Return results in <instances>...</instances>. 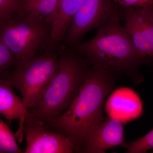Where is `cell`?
Wrapping results in <instances>:
<instances>
[{
	"label": "cell",
	"instance_id": "52a82bcc",
	"mask_svg": "<svg viewBox=\"0 0 153 153\" xmlns=\"http://www.w3.org/2000/svg\"><path fill=\"white\" fill-rule=\"evenodd\" d=\"M25 153H72L76 147L66 135L49 130L44 121L30 112L24 128Z\"/></svg>",
	"mask_w": 153,
	"mask_h": 153
},
{
	"label": "cell",
	"instance_id": "ac0fdd59",
	"mask_svg": "<svg viewBox=\"0 0 153 153\" xmlns=\"http://www.w3.org/2000/svg\"><path fill=\"white\" fill-rule=\"evenodd\" d=\"M123 7L141 8L153 5V0H114Z\"/></svg>",
	"mask_w": 153,
	"mask_h": 153
},
{
	"label": "cell",
	"instance_id": "7c38bea8",
	"mask_svg": "<svg viewBox=\"0 0 153 153\" xmlns=\"http://www.w3.org/2000/svg\"><path fill=\"white\" fill-rule=\"evenodd\" d=\"M83 0H58L51 25V38L55 43L64 41L68 28Z\"/></svg>",
	"mask_w": 153,
	"mask_h": 153
},
{
	"label": "cell",
	"instance_id": "30bf717a",
	"mask_svg": "<svg viewBox=\"0 0 153 153\" xmlns=\"http://www.w3.org/2000/svg\"><path fill=\"white\" fill-rule=\"evenodd\" d=\"M108 117L120 121L123 124L137 119L143 114V105L134 90L121 87L113 91L105 104Z\"/></svg>",
	"mask_w": 153,
	"mask_h": 153
},
{
	"label": "cell",
	"instance_id": "277c9868",
	"mask_svg": "<svg viewBox=\"0 0 153 153\" xmlns=\"http://www.w3.org/2000/svg\"><path fill=\"white\" fill-rule=\"evenodd\" d=\"M59 51L54 46L31 59L20 62L10 70L0 73V78L7 80L21 93L28 109L35 106L55 76Z\"/></svg>",
	"mask_w": 153,
	"mask_h": 153
},
{
	"label": "cell",
	"instance_id": "d6986e66",
	"mask_svg": "<svg viewBox=\"0 0 153 153\" xmlns=\"http://www.w3.org/2000/svg\"><path fill=\"white\" fill-rule=\"evenodd\" d=\"M152 153H153V152H152Z\"/></svg>",
	"mask_w": 153,
	"mask_h": 153
},
{
	"label": "cell",
	"instance_id": "8fae6325",
	"mask_svg": "<svg viewBox=\"0 0 153 153\" xmlns=\"http://www.w3.org/2000/svg\"><path fill=\"white\" fill-rule=\"evenodd\" d=\"M13 88L9 81L0 78V114L9 123L19 120V128L15 135L18 141L22 142L25 120L30 112L22 98L14 93Z\"/></svg>",
	"mask_w": 153,
	"mask_h": 153
},
{
	"label": "cell",
	"instance_id": "3957f363",
	"mask_svg": "<svg viewBox=\"0 0 153 153\" xmlns=\"http://www.w3.org/2000/svg\"><path fill=\"white\" fill-rule=\"evenodd\" d=\"M97 30L96 35L80 43L76 50L94 65L113 72L132 74L145 58L137 51L119 20L109 21Z\"/></svg>",
	"mask_w": 153,
	"mask_h": 153
},
{
	"label": "cell",
	"instance_id": "9a60e30c",
	"mask_svg": "<svg viewBox=\"0 0 153 153\" xmlns=\"http://www.w3.org/2000/svg\"><path fill=\"white\" fill-rule=\"evenodd\" d=\"M122 147L126 149V153H146L153 149V129L138 139L128 143L125 142Z\"/></svg>",
	"mask_w": 153,
	"mask_h": 153
},
{
	"label": "cell",
	"instance_id": "e0dca14e",
	"mask_svg": "<svg viewBox=\"0 0 153 153\" xmlns=\"http://www.w3.org/2000/svg\"><path fill=\"white\" fill-rule=\"evenodd\" d=\"M18 63L13 53L0 40V73L13 68Z\"/></svg>",
	"mask_w": 153,
	"mask_h": 153
},
{
	"label": "cell",
	"instance_id": "6da1fadb",
	"mask_svg": "<svg viewBox=\"0 0 153 153\" xmlns=\"http://www.w3.org/2000/svg\"><path fill=\"white\" fill-rule=\"evenodd\" d=\"M114 86L113 72L90 62L79 93L65 112L45 123L47 128L65 134L80 153L91 128L104 118L103 103Z\"/></svg>",
	"mask_w": 153,
	"mask_h": 153
},
{
	"label": "cell",
	"instance_id": "4fadbf2b",
	"mask_svg": "<svg viewBox=\"0 0 153 153\" xmlns=\"http://www.w3.org/2000/svg\"><path fill=\"white\" fill-rule=\"evenodd\" d=\"M58 0H20V15L52 25Z\"/></svg>",
	"mask_w": 153,
	"mask_h": 153
},
{
	"label": "cell",
	"instance_id": "9c48e42d",
	"mask_svg": "<svg viewBox=\"0 0 153 153\" xmlns=\"http://www.w3.org/2000/svg\"><path fill=\"white\" fill-rule=\"evenodd\" d=\"M123 124L108 117L91 128L80 153H104L125 143Z\"/></svg>",
	"mask_w": 153,
	"mask_h": 153
},
{
	"label": "cell",
	"instance_id": "5b68a950",
	"mask_svg": "<svg viewBox=\"0 0 153 153\" xmlns=\"http://www.w3.org/2000/svg\"><path fill=\"white\" fill-rule=\"evenodd\" d=\"M0 40L18 62H23L52 45L51 26L17 13L0 24Z\"/></svg>",
	"mask_w": 153,
	"mask_h": 153
},
{
	"label": "cell",
	"instance_id": "ba28073f",
	"mask_svg": "<svg viewBox=\"0 0 153 153\" xmlns=\"http://www.w3.org/2000/svg\"><path fill=\"white\" fill-rule=\"evenodd\" d=\"M153 5L123 7L124 26L137 51L144 58H153Z\"/></svg>",
	"mask_w": 153,
	"mask_h": 153
},
{
	"label": "cell",
	"instance_id": "5bb4252c",
	"mask_svg": "<svg viewBox=\"0 0 153 153\" xmlns=\"http://www.w3.org/2000/svg\"><path fill=\"white\" fill-rule=\"evenodd\" d=\"M0 153H23L17 143L15 134L0 117Z\"/></svg>",
	"mask_w": 153,
	"mask_h": 153
},
{
	"label": "cell",
	"instance_id": "8992f818",
	"mask_svg": "<svg viewBox=\"0 0 153 153\" xmlns=\"http://www.w3.org/2000/svg\"><path fill=\"white\" fill-rule=\"evenodd\" d=\"M115 19H119L118 14L111 0H83L64 41L68 47L76 48L90 30Z\"/></svg>",
	"mask_w": 153,
	"mask_h": 153
},
{
	"label": "cell",
	"instance_id": "7a4b0ae2",
	"mask_svg": "<svg viewBox=\"0 0 153 153\" xmlns=\"http://www.w3.org/2000/svg\"><path fill=\"white\" fill-rule=\"evenodd\" d=\"M89 63L76 48L61 47L55 76L30 112L45 123L62 114L79 93Z\"/></svg>",
	"mask_w": 153,
	"mask_h": 153
},
{
	"label": "cell",
	"instance_id": "2e32d148",
	"mask_svg": "<svg viewBox=\"0 0 153 153\" xmlns=\"http://www.w3.org/2000/svg\"><path fill=\"white\" fill-rule=\"evenodd\" d=\"M20 0H0V24L19 13Z\"/></svg>",
	"mask_w": 153,
	"mask_h": 153
}]
</instances>
